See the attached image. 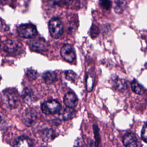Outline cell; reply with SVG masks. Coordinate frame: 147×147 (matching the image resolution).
Here are the masks:
<instances>
[{
    "mask_svg": "<svg viewBox=\"0 0 147 147\" xmlns=\"http://www.w3.org/2000/svg\"><path fill=\"white\" fill-rule=\"evenodd\" d=\"M49 30L51 35L55 38H59L63 33V24L61 20L55 17L52 18L49 22Z\"/></svg>",
    "mask_w": 147,
    "mask_h": 147,
    "instance_id": "6da1fadb",
    "label": "cell"
},
{
    "mask_svg": "<svg viewBox=\"0 0 147 147\" xmlns=\"http://www.w3.org/2000/svg\"><path fill=\"white\" fill-rule=\"evenodd\" d=\"M19 36L25 38H30L37 35V31L36 26L32 24H22L17 28Z\"/></svg>",
    "mask_w": 147,
    "mask_h": 147,
    "instance_id": "7a4b0ae2",
    "label": "cell"
},
{
    "mask_svg": "<svg viewBox=\"0 0 147 147\" xmlns=\"http://www.w3.org/2000/svg\"><path fill=\"white\" fill-rule=\"evenodd\" d=\"M42 111L45 114H53L61 110V105L56 100H49L44 102L41 106Z\"/></svg>",
    "mask_w": 147,
    "mask_h": 147,
    "instance_id": "3957f363",
    "label": "cell"
},
{
    "mask_svg": "<svg viewBox=\"0 0 147 147\" xmlns=\"http://www.w3.org/2000/svg\"><path fill=\"white\" fill-rule=\"evenodd\" d=\"M2 100L5 105L9 109H16L18 106V98L13 92L5 91L2 94Z\"/></svg>",
    "mask_w": 147,
    "mask_h": 147,
    "instance_id": "277c9868",
    "label": "cell"
},
{
    "mask_svg": "<svg viewBox=\"0 0 147 147\" xmlns=\"http://www.w3.org/2000/svg\"><path fill=\"white\" fill-rule=\"evenodd\" d=\"M60 54L63 59L69 63H72L76 57L74 48L70 44H65L62 47L60 51Z\"/></svg>",
    "mask_w": 147,
    "mask_h": 147,
    "instance_id": "5b68a950",
    "label": "cell"
},
{
    "mask_svg": "<svg viewBox=\"0 0 147 147\" xmlns=\"http://www.w3.org/2000/svg\"><path fill=\"white\" fill-rule=\"evenodd\" d=\"M37 117L36 111L32 108L26 109L22 114V121L27 126H32L36 121Z\"/></svg>",
    "mask_w": 147,
    "mask_h": 147,
    "instance_id": "8992f818",
    "label": "cell"
},
{
    "mask_svg": "<svg viewBox=\"0 0 147 147\" xmlns=\"http://www.w3.org/2000/svg\"><path fill=\"white\" fill-rule=\"evenodd\" d=\"M30 47L33 51L41 52L46 50L47 48V43L43 38H36L30 42Z\"/></svg>",
    "mask_w": 147,
    "mask_h": 147,
    "instance_id": "52a82bcc",
    "label": "cell"
},
{
    "mask_svg": "<svg viewBox=\"0 0 147 147\" xmlns=\"http://www.w3.org/2000/svg\"><path fill=\"white\" fill-rule=\"evenodd\" d=\"M64 103L67 107L74 108L78 103V97L72 92H67L64 96Z\"/></svg>",
    "mask_w": 147,
    "mask_h": 147,
    "instance_id": "ba28073f",
    "label": "cell"
},
{
    "mask_svg": "<svg viewBox=\"0 0 147 147\" xmlns=\"http://www.w3.org/2000/svg\"><path fill=\"white\" fill-rule=\"evenodd\" d=\"M14 147H33V144L30 138L22 136L18 137L15 140Z\"/></svg>",
    "mask_w": 147,
    "mask_h": 147,
    "instance_id": "9c48e42d",
    "label": "cell"
},
{
    "mask_svg": "<svg viewBox=\"0 0 147 147\" xmlns=\"http://www.w3.org/2000/svg\"><path fill=\"white\" fill-rule=\"evenodd\" d=\"M59 118L61 120H69L74 117L75 115V111L73 108L65 107L61 109L59 112Z\"/></svg>",
    "mask_w": 147,
    "mask_h": 147,
    "instance_id": "30bf717a",
    "label": "cell"
},
{
    "mask_svg": "<svg viewBox=\"0 0 147 147\" xmlns=\"http://www.w3.org/2000/svg\"><path fill=\"white\" fill-rule=\"evenodd\" d=\"M123 144L125 147H137V140L135 136L129 133L126 134L123 138Z\"/></svg>",
    "mask_w": 147,
    "mask_h": 147,
    "instance_id": "8fae6325",
    "label": "cell"
},
{
    "mask_svg": "<svg viewBox=\"0 0 147 147\" xmlns=\"http://www.w3.org/2000/svg\"><path fill=\"white\" fill-rule=\"evenodd\" d=\"M113 87L117 90L120 91H123L127 88V84L126 82L118 77L115 78L113 81Z\"/></svg>",
    "mask_w": 147,
    "mask_h": 147,
    "instance_id": "7c38bea8",
    "label": "cell"
},
{
    "mask_svg": "<svg viewBox=\"0 0 147 147\" xmlns=\"http://www.w3.org/2000/svg\"><path fill=\"white\" fill-rule=\"evenodd\" d=\"M3 48L4 50L8 53H14L17 50L18 45L14 41L7 40L4 42Z\"/></svg>",
    "mask_w": 147,
    "mask_h": 147,
    "instance_id": "4fadbf2b",
    "label": "cell"
},
{
    "mask_svg": "<svg viewBox=\"0 0 147 147\" xmlns=\"http://www.w3.org/2000/svg\"><path fill=\"white\" fill-rule=\"evenodd\" d=\"M43 79L46 84H51L57 80V75L55 72L47 71L45 72L42 76Z\"/></svg>",
    "mask_w": 147,
    "mask_h": 147,
    "instance_id": "5bb4252c",
    "label": "cell"
},
{
    "mask_svg": "<svg viewBox=\"0 0 147 147\" xmlns=\"http://www.w3.org/2000/svg\"><path fill=\"white\" fill-rule=\"evenodd\" d=\"M55 137V133L52 129L45 130L41 135L42 140L45 142H50Z\"/></svg>",
    "mask_w": 147,
    "mask_h": 147,
    "instance_id": "9a60e30c",
    "label": "cell"
},
{
    "mask_svg": "<svg viewBox=\"0 0 147 147\" xmlns=\"http://www.w3.org/2000/svg\"><path fill=\"white\" fill-rule=\"evenodd\" d=\"M131 88L133 90V91L137 94H139V95H141L142 94H144V91H145V89L144 88V87L141 85L137 80H134L131 84Z\"/></svg>",
    "mask_w": 147,
    "mask_h": 147,
    "instance_id": "2e32d148",
    "label": "cell"
},
{
    "mask_svg": "<svg viewBox=\"0 0 147 147\" xmlns=\"http://www.w3.org/2000/svg\"><path fill=\"white\" fill-rule=\"evenodd\" d=\"M125 0H115L114 9L116 13H121L124 10L126 7Z\"/></svg>",
    "mask_w": 147,
    "mask_h": 147,
    "instance_id": "e0dca14e",
    "label": "cell"
},
{
    "mask_svg": "<svg viewBox=\"0 0 147 147\" xmlns=\"http://www.w3.org/2000/svg\"><path fill=\"white\" fill-rule=\"evenodd\" d=\"M22 96L24 98V100L28 103L33 101L34 99V95L33 92L29 89H25L22 94Z\"/></svg>",
    "mask_w": 147,
    "mask_h": 147,
    "instance_id": "ac0fdd59",
    "label": "cell"
},
{
    "mask_svg": "<svg viewBox=\"0 0 147 147\" xmlns=\"http://www.w3.org/2000/svg\"><path fill=\"white\" fill-rule=\"evenodd\" d=\"M99 5L104 9L109 10L111 7L112 3L110 0H99Z\"/></svg>",
    "mask_w": 147,
    "mask_h": 147,
    "instance_id": "d6986e66",
    "label": "cell"
},
{
    "mask_svg": "<svg viewBox=\"0 0 147 147\" xmlns=\"http://www.w3.org/2000/svg\"><path fill=\"white\" fill-rule=\"evenodd\" d=\"M65 78L67 80L72 82H74L76 79V74L72 71L68 70L65 72Z\"/></svg>",
    "mask_w": 147,
    "mask_h": 147,
    "instance_id": "ffe728a7",
    "label": "cell"
},
{
    "mask_svg": "<svg viewBox=\"0 0 147 147\" xmlns=\"http://www.w3.org/2000/svg\"><path fill=\"white\" fill-rule=\"evenodd\" d=\"M94 80L91 75H87L86 79V85L88 91H91L94 86Z\"/></svg>",
    "mask_w": 147,
    "mask_h": 147,
    "instance_id": "44dd1931",
    "label": "cell"
},
{
    "mask_svg": "<svg viewBox=\"0 0 147 147\" xmlns=\"http://www.w3.org/2000/svg\"><path fill=\"white\" fill-rule=\"evenodd\" d=\"M26 75L29 80H33L37 77V72L33 69H28L26 72Z\"/></svg>",
    "mask_w": 147,
    "mask_h": 147,
    "instance_id": "7402d4cb",
    "label": "cell"
},
{
    "mask_svg": "<svg viewBox=\"0 0 147 147\" xmlns=\"http://www.w3.org/2000/svg\"><path fill=\"white\" fill-rule=\"evenodd\" d=\"M141 137L145 142H147V123L144 125L142 129Z\"/></svg>",
    "mask_w": 147,
    "mask_h": 147,
    "instance_id": "603a6c76",
    "label": "cell"
},
{
    "mask_svg": "<svg viewBox=\"0 0 147 147\" xmlns=\"http://www.w3.org/2000/svg\"><path fill=\"white\" fill-rule=\"evenodd\" d=\"M99 33V29L96 26H92L91 29V36L92 37H96Z\"/></svg>",
    "mask_w": 147,
    "mask_h": 147,
    "instance_id": "cb8c5ba5",
    "label": "cell"
},
{
    "mask_svg": "<svg viewBox=\"0 0 147 147\" xmlns=\"http://www.w3.org/2000/svg\"><path fill=\"white\" fill-rule=\"evenodd\" d=\"M61 1L62 0H48V2L51 6L54 7L59 5L61 3Z\"/></svg>",
    "mask_w": 147,
    "mask_h": 147,
    "instance_id": "d4e9b609",
    "label": "cell"
},
{
    "mask_svg": "<svg viewBox=\"0 0 147 147\" xmlns=\"http://www.w3.org/2000/svg\"><path fill=\"white\" fill-rule=\"evenodd\" d=\"M94 134L95 135V138H96V141H97V142H98V141L99 142V132L98 131V127H96V126L95 125H94Z\"/></svg>",
    "mask_w": 147,
    "mask_h": 147,
    "instance_id": "484cf974",
    "label": "cell"
},
{
    "mask_svg": "<svg viewBox=\"0 0 147 147\" xmlns=\"http://www.w3.org/2000/svg\"><path fill=\"white\" fill-rule=\"evenodd\" d=\"M5 121L0 115V129H3L5 127Z\"/></svg>",
    "mask_w": 147,
    "mask_h": 147,
    "instance_id": "4316f807",
    "label": "cell"
},
{
    "mask_svg": "<svg viewBox=\"0 0 147 147\" xmlns=\"http://www.w3.org/2000/svg\"><path fill=\"white\" fill-rule=\"evenodd\" d=\"M63 1L65 5H66L67 6H69L72 3L74 0H63Z\"/></svg>",
    "mask_w": 147,
    "mask_h": 147,
    "instance_id": "83f0119b",
    "label": "cell"
},
{
    "mask_svg": "<svg viewBox=\"0 0 147 147\" xmlns=\"http://www.w3.org/2000/svg\"><path fill=\"white\" fill-rule=\"evenodd\" d=\"M2 26H3V24H2V22L1 19L0 18V29L2 27Z\"/></svg>",
    "mask_w": 147,
    "mask_h": 147,
    "instance_id": "f1b7e54d",
    "label": "cell"
}]
</instances>
